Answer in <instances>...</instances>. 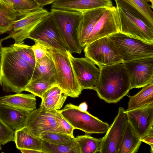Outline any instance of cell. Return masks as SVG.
<instances>
[{
    "mask_svg": "<svg viewBox=\"0 0 153 153\" xmlns=\"http://www.w3.org/2000/svg\"><path fill=\"white\" fill-rule=\"evenodd\" d=\"M59 110L65 120L74 128L82 131L86 134H102L106 132L109 125L95 117L87 111L79 110L78 106L67 104Z\"/></svg>",
    "mask_w": 153,
    "mask_h": 153,
    "instance_id": "cell-5",
    "label": "cell"
},
{
    "mask_svg": "<svg viewBox=\"0 0 153 153\" xmlns=\"http://www.w3.org/2000/svg\"><path fill=\"white\" fill-rule=\"evenodd\" d=\"M2 41L0 40V69L1 67V49L2 48V46L1 42Z\"/></svg>",
    "mask_w": 153,
    "mask_h": 153,
    "instance_id": "cell-42",
    "label": "cell"
},
{
    "mask_svg": "<svg viewBox=\"0 0 153 153\" xmlns=\"http://www.w3.org/2000/svg\"><path fill=\"white\" fill-rule=\"evenodd\" d=\"M95 87L99 97L109 103H116L131 89L129 76L122 63L101 67Z\"/></svg>",
    "mask_w": 153,
    "mask_h": 153,
    "instance_id": "cell-2",
    "label": "cell"
},
{
    "mask_svg": "<svg viewBox=\"0 0 153 153\" xmlns=\"http://www.w3.org/2000/svg\"><path fill=\"white\" fill-rule=\"evenodd\" d=\"M0 2L6 7L15 10L12 0H0Z\"/></svg>",
    "mask_w": 153,
    "mask_h": 153,
    "instance_id": "cell-39",
    "label": "cell"
},
{
    "mask_svg": "<svg viewBox=\"0 0 153 153\" xmlns=\"http://www.w3.org/2000/svg\"><path fill=\"white\" fill-rule=\"evenodd\" d=\"M128 123L125 110L122 107H119L113 122L102 138L99 153H118Z\"/></svg>",
    "mask_w": 153,
    "mask_h": 153,
    "instance_id": "cell-11",
    "label": "cell"
},
{
    "mask_svg": "<svg viewBox=\"0 0 153 153\" xmlns=\"http://www.w3.org/2000/svg\"><path fill=\"white\" fill-rule=\"evenodd\" d=\"M117 9L120 19L119 32L147 42L153 43V27L124 9Z\"/></svg>",
    "mask_w": 153,
    "mask_h": 153,
    "instance_id": "cell-10",
    "label": "cell"
},
{
    "mask_svg": "<svg viewBox=\"0 0 153 153\" xmlns=\"http://www.w3.org/2000/svg\"><path fill=\"white\" fill-rule=\"evenodd\" d=\"M56 115L59 124L56 132L66 134L74 137V128L63 117L59 110H57Z\"/></svg>",
    "mask_w": 153,
    "mask_h": 153,
    "instance_id": "cell-33",
    "label": "cell"
},
{
    "mask_svg": "<svg viewBox=\"0 0 153 153\" xmlns=\"http://www.w3.org/2000/svg\"><path fill=\"white\" fill-rule=\"evenodd\" d=\"M111 0H56L51 6V10L83 13L102 7L112 6Z\"/></svg>",
    "mask_w": 153,
    "mask_h": 153,
    "instance_id": "cell-17",
    "label": "cell"
},
{
    "mask_svg": "<svg viewBox=\"0 0 153 153\" xmlns=\"http://www.w3.org/2000/svg\"><path fill=\"white\" fill-rule=\"evenodd\" d=\"M43 140L31 133L24 126L14 132V141L16 148L31 149L41 152Z\"/></svg>",
    "mask_w": 153,
    "mask_h": 153,
    "instance_id": "cell-23",
    "label": "cell"
},
{
    "mask_svg": "<svg viewBox=\"0 0 153 153\" xmlns=\"http://www.w3.org/2000/svg\"><path fill=\"white\" fill-rule=\"evenodd\" d=\"M1 140L0 138V146H1Z\"/></svg>",
    "mask_w": 153,
    "mask_h": 153,
    "instance_id": "cell-44",
    "label": "cell"
},
{
    "mask_svg": "<svg viewBox=\"0 0 153 153\" xmlns=\"http://www.w3.org/2000/svg\"><path fill=\"white\" fill-rule=\"evenodd\" d=\"M56 0H33L40 7H42L48 4H53Z\"/></svg>",
    "mask_w": 153,
    "mask_h": 153,
    "instance_id": "cell-38",
    "label": "cell"
},
{
    "mask_svg": "<svg viewBox=\"0 0 153 153\" xmlns=\"http://www.w3.org/2000/svg\"><path fill=\"white\" fill-rule=\"evenodd\" d=\"M36 97L21 93L0 97V104L30 112L36 109Z\"/></svg>",
    "mask_w": 153,
    "mask_h": 153,
    "instance_id": "cell-21",
    "label": "cell"
},
{
    "mask_svg": "<svg viewBox=\"0 0 153 153\" xmlns=\"http://www.w3.org/2000/svg\"><path fill=\"white\" fill-rule=\"evenodd\" d=\"M55 85H56L55 80L37 78L31 81L25 91L29 92L41 98L45 93Z\"/></svg>",
    "mask_w": 153,
    "mask_h": 153,
    "instance_id": "cell-30",
    "label": "cell"
},
{
    "mask_svg": "<svg viewBox=\"0 0 153 153\" xmlns=\"http://www.w3.org/2000/svg\"><path fill=\"white\" fill-rule=\"evenodd\" d=\"M10 46L18 55L35 68L36 61L32 46L25 44L24 41L14 43Z\"/></svg>",
    "mask_w": 153,
    "mask_h": 153,
    "instance_id": "cell-31",
    "label": "cell"
},
{
    "mask_svg": "<svg viewBox=\"0 0 153 153\" xmlns=\"http://www.w3.org/2000/svg\"><path fill=\"white\" fill-rule=\"evenodd\" d=\"M48 52L55 66L56 84L68 97H78L82 90L77 80L67 52H63L48 47Z\"/></svg>",
    "mask_w": 153,
    "mask_h": 153,
    "instance_id": "cell-3",
    "label": "cell"
},
{
    "mask_svg": "<svg viewBox=\"0 0 153 153\" xmlns=\"http://www.w3.org/2000/svg\"><path fill=\"white\" fill-rule=\"evenodd\" d=\"M1 146H0V151H1Z\"/></svg>",
    "mask_w": 153,
    "mask_h": 153,
    "instance_id": "cell-45",
    "label": "cell"
},
{
    "mask_svg": "<svg viewBox=\"0 0 153 153\" xmlns=\"http://www.w3.org/2000/svg\"><path fill=\"white\" fill-rule=\"evenodd\" d=\"M67 97L62 93L59 86L55 85L43 95L39 108L46 111L59 110Z\"/></svg>",
    "mask_w": 153,
    "mask_h": 153,
    "instance_id": "cell-22",
    "label": "cell"
},
{
    "mask_svg": "<svg viewBox=\"0 0 153 153\" xmlns=\"http://www.w3.org/2000/svg\"><path fill=\"white\" fill-rule=\"evenodd\" d=\"M128 108L130 111L153 103V83L143 87L139 92L133 96H128Z\"/></svg>",
    "mask_w": 153,
    "mask_h": 153,
    "instance_id": "cell-26",
    "label": "cell"
},
{
    "mask_svg": "<svg viewBox=\"0 0 153 153\" xmlns=\"http://www.w3.org/2000/svg\"><path fill=\"white\" fill-rule=\"evenodd\" d=\"M14 131L9 128L0 118V138L1 145L14 141Z\"/></svg>",
    "mask_w": 153,
    "mask_h": 153,
    "instance_id": "cell-35",
    "label": "cell"
},
{
    "mask_svg": "<svg viewBox=\"0 0 153 153\" xmlns=\"http://www.w3.org/2000/svg\"><path fill=\"white\" fill-rule=\"evenodd\" d=\"M50 14L58 26L70 52L80 54L84 47L79 43L78 36L79 25L82 13L51 10Z\"/></svg>",
    "mask_w": 153,
    "mask_h": 153,
    "instance_id": "cell-4",
    "label": "cell"
},
{
    "mask_svg": "<svg viewBox=\"0 0 153 153\" xmlns=\"http://www.w3.org/2000/svg\"><path fill=\"white\" fill-rule=\"evenodd\" d=\"M119 26L120 19L116 7L113 6L107 7L88 37L86 45L100 38L119 32Z\"/></svg>",
    "mask_w": 153,
    "mask_h": 153,
    "instance_id": "cell-15",
    "label": "cell"
},
{
    "mask_svg": "<svg viewBox=\"0 0 153 153\" xmlns=\"http://www.w3.org/2000/svg\"><path fill=\"white\" fill-rule=\"evenodd\" d=\"M19 150L23 153H42L41 151L31 149H22Z\"/></svg>",
    "mask_w": 153,
    "mask_h": 153,
    "instance_id": "cell-40",
    "label": "cell"
},
{
    "mask_svg": "<svg viewBox=\"0 0 153 153\" xmlns=\"http://www.w3.org/2000/svg\"><path fill=\"white\" fill-rule=\"evenodd\" d=\"M108 36L114 43L123 62L153 57V43L120 32Z\"/></svg>",
    "mask_w": 153,
    "mask_h": 153,
    "instance_id": "cell-6",
    "label": "cell"
},
{
    "mask_svg": "<svg viewBox=\"0 0 153 153\" xmlns=\"http://www.w3.org/2000/svg\"><path fill=\"white\" fill-rule=\"evenodd\" d=\"M30 112L0 104V118L14 132L24 126L26 118Z\"/></svg>",
    "mask_w": 153,
    "mask_h": 153,
    "instance_id": "cell-20",
    "label": "cell"
},
{
    "mask_svg": "<svg viewBox=\"0 0 153 153\" xmlns=\"http://www.w3.org/2000/svg\"><path fill=\"white\" fill-rule=\"evenodd\" d=\"M107 8L100 7L82 13V18L78 30L79 40L82 47L85 48L88 37L92 31L96 24L102 16Z\"/></svg>",
    "mask_w": 153,
    "mask_h": 153,
    "instance_id": "cell-19",
    "label": "cell"
},
{
    "mask_svg": "<svg viewBox=\"0 0 153 153\" xmlns=\"http://www.w3.org/2000/svg\"><path fill=\"white\" fill-rule=\"evenodd\" d=\"M117 8H121L153 27V12L148 0H114Z\"/></svg>",
    "mask_w": 153,
    "mask_h": 153,
    "instance_id": "cell-18",
    "label": "cell"
},
{
    "mask_svg": "<svg viewBox=\"0 0 153 153\" xmlns=\"http://www.w3.org/2000/svg\"><path fill=\"white\" fill-rule=\"evenodd\" d=\"M34 76V68L18 55L10 46L2 48L0 85L3 91L21 93Z\"/></svg>",
    "mask_w": 153,
    "mask_h": 153,
    "instance_id": "cell-1",
    "label": "cell"
},
{
    "mask_svg": "<svg viewBox=\"0 0 153 153\" xmlns=\"http://www.w3.org/2000/svg\"><path fill=\"white\" fill-rule=\"evenodd\" d=\"M67 53L77 82L82 90H94L98 79L100 70L95 64L86 57H74L69 51Z\"/></svg>",
    "mask_w": 153,
    "mask_h": 153,
    "instance_id": "cell-13",
    "label": "cell"
},
{
    "mask_svg": "<svg viewBox=\"0 0 153 153\" xmlns=\"http://www.w3.org/2000/svg\"><path fill=\"white\" fill-rule=\"evenodd\" d=\"M84 49L85 57L99 68L123 62L114 43L108 36L87 44Z\"/></svg>",
    "mask_w": 153,
    "mask_h": 153,
    "instance_id": "cell-8",
    "label": "cell"
},
{
    "mask_svg": "<svg viewBox=\"0 0 153 153\" xmlns=\"http://www.w3.org/2000/svg\"><path fill=\"white\" fill-rule=\"evenodd\" d=\"M125 112L128 122L141 139L153 130V103Z\"/></svg>",
    "mask_w": 153,
    "mask_h": 153,
    "instance_id": "cell-16",
    "label": "cell"
},
{
    "mask_svg": "<svg viewBox=\"0 0 153 153\" xmlns=\"http://www.w3.org/2000/svg\"><path fill=\"white\" fill-rule=\"evenodd\" d=\"M16 19L8 36L1 39L2 42L12 38L15 43H20L27 39L30 32L50 14L42 7L17 12Z\"/></svg>",
    "mask_w": 153,
    "mask_h": 153,
    "instance_id": "cell-7",
    "label": "cell"
},
{
    "mask_svg": "<svg viewBox=\"0 0 153 153\" xmlns=\"http://www.w3.org/2000/svg\"><path fill=\"white\" fill-rule=\"evenodd\" d=\"M56 111H43L39 108L35 109L28 114L24 126L31 133L38 137L44 132H56L59 125Z\"/></svg>",
    "mask_w": 153,
    "mask_h": 153,
    "instance_id": "cell-14",
    "label": "cell"
},
{
    "mask_svg": "<svg viewBox=\"0 0 153 153\" xmlns=\"http://www.w3.org/2000/svg\"><path fill=\"white\" fill-rule=\"evenodd\" d=\"M141 141L150 145L151 146L150 152H153V130L150 131L141 139Z\"/></svg>",
    "mask_w": 153,
    "mask_h": 153,
    "instance_id": "cell-37",
    "label": "cell"
},
{
    "mask_svg": "<svg viewBox=\"0 0 153 153\" xmlns=\"http://www.w3.org/2000/svg\"><path fill=\"white\" fill-rule=\"evenodd\" d=\"M27 39L42 43L60 51H69L56 22L50 14L30 32Z\"/></svg>",
    "mask_w": 153,
    "mask_h": 153,
    "instance_id": "cell-9",
    "label": "cell"
},
{
    "mask_svg": "<svg viewBox=\"0 0 153 153\" xmlns=\"http://www.w3.org/2000/svg\"><path fill=\"white\" fill-rule=\"evenodd\" d=\"M35 42V44L32 47L37 62L48 54V49L49 47L39 42Z\"/></svg>",
    "mask_w": 153,
    "mask_h": 153,
    "instance_id": "cell-36",
    "label": "cell"
},
{
    "mask_svg": "<svg viewBox=\"0 0 153 153\" xmlns=\"http://www.w3.org/2000/svg\"><path fill=\"white\" fill-rule=\"evenodd\" d=\"M34 69V79L40 78L55 81L56 76L55 66L52 57L48 52L45 56L36 62Z\"/></svg>",
    "mask_w": 153,
    "mask_h": 153,
    "instance_id": "cell-25",
    "label": "cell"
},
{
    "mask_svg": "<svg viewBox=\"0 0 153 153\" xmlns=\"http://www.w3.org/2000/svg\"><path fill=\"white\" fill-rule=\"evenodd\" d=\"M122 63L129 77L131 89L153 83V57Z\"/></svg>",
    "mask_w": 153,
    "mask_h": 153,
    "instance_id": "cell-12",
    "label": "cell"
},
{
    "mask_svg": "<svg viewBox=\"0 0 153 153\" xmlns=\"http://www.w3.org/2000/svg\"><path fill=\"white\" fill-rule=\"evenodd\" d=\"M42 151L43 153H80L74 137L66 144H52L43 140Z\"/></svg>",
    "mask_w": 153,
    "mask_h": 153,
    "instance_id": "cell-28",
    "label": "cell"
},
{
    "mask_svg": "<svg viewBox=\"0 0 153 153\" xmlns=\"http://www.w3.org/2000/svg\"><path fill=\"white\" fill-rule=\"evenodd\" d=\"M39 137L43 141L55 144H68L71 142L73 138L66 134L51 131L42 133Z\"/></svg>",
    "mask_w": 153,
    "mask_h": 153,
    "instance_id": "cell-32",
    "label": "cell"
},
{
    "mask_svg": "<svg viewBox=\"0 0 153 153\" xmlns=\"http://www.w3.org/2000/svg\"><path fill=\"white\" fill-rule=\"evenodd\" d=\"M78 109L82 111H87L88 109V105L85 102H83L81 103L79 106H78Z\"/></svg>",
    "mask_w": 153,
    "mask_h": 153,
    "instance_id": "cell-41",
    "label": "cell"
},
{
    "mask_svg": "<svg viewBox=\"0 0 153 153\" xmlns=\"http://www.w3.org/2000/svg\"><path fill=\"white\" fill-rule=\"evenodd\" d=\"M12 1L14 8L17 12L40 7L33 0H12Z\"/></svg>",
    "mask_w": 153,
    "mask_h": 153,
    "instance_id": "cell-34",
    "label": "cell"
},
{
    "mask_svg": "<svg viewBox=\"0 0 153 153\" xmlns=\"http://www.w3.org/2000/svg\"><path fill=\"white\" fill-rule=\"evenodd\" d=\"M142 142L141 138L128 121L117 153H136Z\"/></svg>",
    "mask_w": 153,
    "mask_h": 153,
    "instance_id": "cell-24",
    "label": "cell"
},
{
    "mask_svg": "<svg viewBox=\"0 0 153 153\" xmlns=\"http://www.w3.org/2000/svg\"><path fill=\"white\" fill-rule=\"evenodd\" d=\"M148 2H150L151 3V8H152V9H153V0H148Z\"/></svg>",
    "mask_w": 153,
    "mask_h": 153,
    "instance_id": "cell-43",
    "label": "cell"
},
{
    "mask_svg": "<svg viewBox=\"0 0 153 153\" xmlns=\"http://www.w3.org/2000/svg\"><path fill=\"white\" fill-rule=\"evenodd\" d=\"M17 14V12L6 7L0 2V35L11 31Z\"/></svg>",
    "mask_w": 153,
    "mask_h": 153,
    "instance_id": "cell-29",
    "label": "cell"
},
{
    "mask_svg": "<svg viewBox=\"0 0 153 153\" xmlns=\"http://www.w3.org/2000/svg\"><path fill=\"white\" fill-rule=\"evenodd\" d=\"M75 138L80 153L99 152L102 138H95L87 134L78 136Z\"/></svg>",
    "mask_w": 153,
    "mask_h": 153,
    "instance_id": "cell-27",
    "label": "cell"
}]
</instances>
